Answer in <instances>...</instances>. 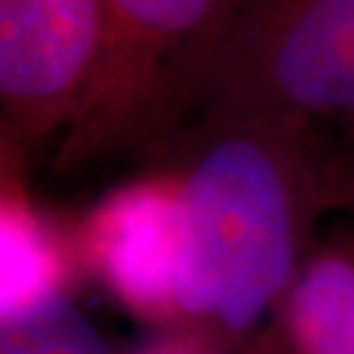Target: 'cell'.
<instances>
[{
  "mask_svg": "<svg viewBox=\"0 0 354 354\" xmlns=\"http://www.w3.org/2000/svg\"><path fill=\"white\" fill-rule=\"evenodd\" d=\"M315 129L200 121L174 168L181 213L176 326L203 342L239 339L281 307L320 210L344 200L346 171Z\"/></svg>",
  "mask_w": 354,
  "mask_h": 354,
  "instance_id": "obj_1",
  "label": "cell"
},
{
  "mask_svg": "<svg viewBox=\"0 0 354 354\" xmlns=\"http://www.w3.org/2000/svg\"><path fill=\"white\" fill-rule=\"evenodd\" d=\"M241 0H102L87 89L55 150L76 174L160 147L200 108Z\"/></svg>",
  "mask_w": 354,
  "mask_h": 354,
  "instance_id": "obj_2",
  "label": "cell"
},
{
  "mask_svg": "<svg viewBox=\"0 0 354 354\" xmlns=\"http://www.w3.org/2000/svg\"><path fill=\"white\" fill-rule=\"evenodd\" d=\"M203 121L354 124V0H241Z\"/></svg>",
  "mask_w": 354,
  "mask_h": 354,
  "instance_id": "obj_3",
  "label": "cell"
},
{
  "mask_svg": "<svg viewBox=\"0 0 354 354\" xmlns=\"http://www.w3.org/2000/svg\"><path fill=\"white\" fill-rule=\"evenodd\" d=\"M100 32L102 0H0L3 142L29 152L64 134Z\"/></svg>",
  "mask_w": 354,
  "mask_h": 354,
  "instance_id": "obj_4",
  "label": "cell"
},
{
  "mask_svg": "<svg viewBox=\"0 0 354 354\" xmlns=\"http://www.w3.org/2000/svg\"><path fill=\"white\" fill-rule=\"evenodd\" d=\"M76 266L131 315L158 328L176 326L181 213L174 168L102 194L71 231Z\"/></svg>",
  "mask_w": 354,
  "mask_h": 354,
  "instance_id": "obj_5",
  "label": "cell"
},
{
  "mask_svg": "<svg viewBox=\"0 0 354 354\" xmlns=\"http://www.w3.org/2000/svg\"><path fill=\"white\" fill-rule=\"evenodd\" d=\"M0 317L66 294L79 270L64 234L24 184V152L0 142Z\"/></svg>",
  "mask_w": 354,
  "mask_h": 354,
  "instance_id": "obj_6",
  "label": "cell"
},
{
  "mask_svg": "<svg viewBox=\"0 0 354 354\" xmlns=\"http://www.w3.org/2000/svg\"><path fill=\"white\" fill-rule=\"evenodd\" d=\"M279 313L294 354H354V239L310 254Z\"/></svg>",
  "mask_w": 354,
  "mask_h": 354,
  "instance_id": "obj_7",
  "label": "cell"
},
{
  "mask_svg": "<svg viewBox=\"0 0 354 354\" xmlns=\"http://www.w3.org/2000/svg\"><path fill=\"white\" fill-rule=\"evenodd\" d=\"M0 354H113L68 294L0 317Z\"/></svg>",
  "mask_w": 354,
  "mask_h": 354,
  "instance_id": "obj_8",
  "label": "cell"
},
{
  "mask_svg": "<svg viewBox=\"0 0 354 354\" xmlns=\"http://www.w3.org/2000/svg\"><path fill=\"white\" fill-rule=\"evenodd\" d=\"M142 354H210L207 342L192 333H168L158 344L147 346Z\"/></svg>",
  "mask_w": 354,
  "mask_h": 354,
  "instance_id": "obj_9",
  "label": "cell"
},
{
  "mask_svg": "<svg viewBox=\"0 0 354 354\" xmlns=\"http://www.w3.org/2000/svg\"><path fill=\"white\" fill-rule=\"evenodd\" d=\"M344 200L354 207V165L346 168V184H344Z\"/></svg>",
  "mask_w": 354,
  "mask_h": 354,
  "instance_id": "obj_10",
  "label": "cell"
},
{
  "mask_svg": "<svg viewBox=\"0 0 354 354\" xmlns=\"http://www.w3.org/2000/svg\"><path fill=\"white\" fill-rule=\"evenodd\" d=\"M352 127H354V124H352Z\"/></svg>",
  "mask_w": 354,
  "mask_h": 354,
  "instance_id": "obj_11",
  "label": "cell"
}]
</instances>
